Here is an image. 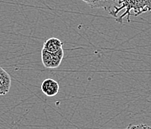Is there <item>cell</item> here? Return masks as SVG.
<instances>
[{
    "label": "cell",
    "instance_id": "cell-1",
    "mask_svg": "<svg viewBox=\"0 0 151 129\" xmlns=\"http://www.w3.org/2000/svg\"><path fill=\"white\" fill-rule=\"evenodd\" d=\"M150 11L151 0H120L118 6L109 14L121 24L124 17L129 22L131 16H138Z\"/></svg>",
    "mask_w": 151,
    "mask_h": 129
},
{
    "label": "cell",
    "instance_id": "cell-2",
    "mask_svg": "<svg viewBox=\"0 0 151 129\" xmlns=\"http://www.w3.org/2000/svg\"><path fill=\"white\" fill-rule=\"evenodd\" d=\"M64 57V50L63 49L55 53L49 52L45 49L41 51V60L43 65L47 69L58 68L61 64Z\"/></svg>",
    "mask_w": 151,
    "mask_h": 129
},
{
    "label": "cell",
    "instance_id": "cell-3",
    "mask_svg": "<svg viewBox=\"0 0 151 129\" xmlns=\"http://www.w3.org/2000/svg\"><path fill=\"white\" fill-rule=\"evenodd\" d=\"M91 8H103L105 11H111L118 6L120 0H82Z\"/></svg>",
    "mask_w": 151,
    "mask_h": 129
},
{
    "label": "cell",
    "instance_id": "cell-4",
    "mask_svg": "<svg viewBox=\"0 0 151 129\" xmlns=\"http://www.w3.org/2000/svg\"><path fill=\"white\" fill-rule=\"evenodd\" d=\"M59 85L52 78L45 79L41 85V90L47 96H55L59 92Z\"/></svg>",
    "mask_w": 151,
    "mask_h": 129
},
{
    "label": "cell",
    "instance_id": "cell-5",
    "mask_svg": "<svg viewBox=\"0 0 151 129\" xmlns=\"http://www.w3.org/2000/svg\"><path fill=\"white\" fill-rule=\"evenodd\" d=\"M12 79L9 74L0 67V96L7 94L10 90Z\"/></svg>",
    "mask_w": 151,
    "mask_h": 129
},
{
    "label": "cell",
    "instance_id": "cell-6",
    "mask_svg": "<svg viewBox=\"0 0 151 129\" xmlns=\"http://www.w3.org/2000/svg\"><path fill=\"white\" fill-rule=\"evenodd\" d=\"M63 46V43L58 38L51 37L46 40L44 43V49L49 52L55 53L61 49Z\"/></svg>",
    "mask_w": 151,
    "mask_h": 129
},
{
    "label": "cell",
    "instance_id": "cell-7",
    "mask_svg": "<svg viewBox=\"0 0 151 129\" xmlns=\"http://www.w3.org/2000/svg\"><path fill=\"white\" fill-rule=\"evenodd\" d=\"M126 129H151V127L145 124H130Z\"/></svg>",
    "mask_w": 151,
    "mask_h": 129
}]
</instances>
